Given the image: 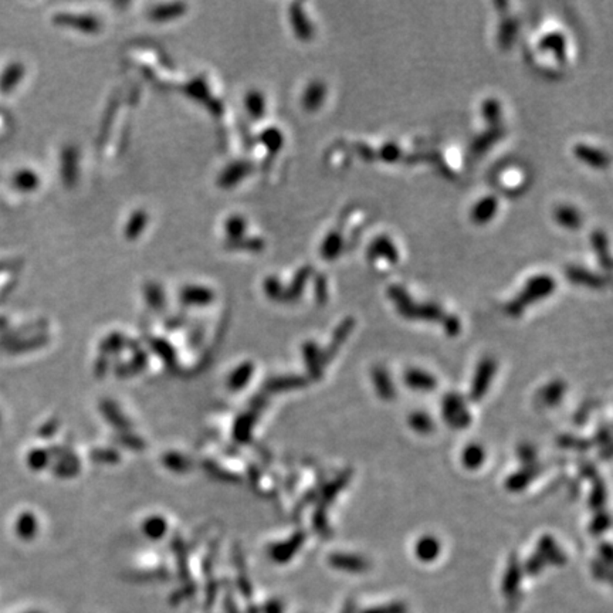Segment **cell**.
<instances>
[{
    "label": "cell",
    "mask_w": 613,
    "mask_h": 613,
    "mask_svg": "<svg viewBox=\"0 0 613 613\" xmlns=\"http://www.w3.org/2000/svg\"><path fill=\"white\" fill-rule=\"evenodd\" d=\"M388 297L395 303L398 312L406 319H419L429 322H443L447 318V312L435 303H414L405 287L391 286L388 289Z\"/></svg>",
    "instance_id": "6da1fadb"
},
{
    "label": "cell",
    "mask_w": 613,
    "mask_h": 613,
    "mask_svg": "<svg viewBox=\"0 0 613 613\" xmlns=\"http://www.w3.org/2000/svg\"><path fill=\"white\" fill-rule=\"evenodd\" d=\"M555 289H556V282L551 275L548 274L534 275L526 282L524 290L507 304L505 311L512 317L521 315L530 304L538 303L549 297L555 291Z\"/></svg>",
    "instance_id": "7a4b0ae2"
},
{
    "label": "cell",
    "mask_w": 613,
    "mask_h": 613,
    "mask_svg": "<svg viewBox=\"0 0 613 613\" xmlns=\"http://www.w3.org/2000/svg\"><path fill=\"white\" fill-rule=\"evenodd\" d=\"M442 417L449 428L463 431L470 426L471 414L466 399L457 394L450 392L442 399Z\"/></svg>",
    "instance_id": "3957f363"
},
{
    "label": "cell",
    "mask_w": 613,
    "mask_h": 613,
    "mask_svg": "<svg viewBox=\"0 0 613 613\" xmlns=\"http://www.w3.org/2000/svg\"><path fill=\"white\" fill-rule=\"evenodd\" d=\"M496 370H497V363L493 358H483L477 363L468 395L471 402H480L484 398L494 380Z\"/></svg>",
    "instance_id": "277c9868"
},
{
    "label": "cell",
    "mask_w": 613,
    "mask_h": 613,
    "mask_svg": "<svg viewBox=\"0 0 613 613\" xmlns=\"http://www.w3.org/2000/svg\"><path fill=\"white\" fill-rule=\"evenodd\" d=\"M368 260L375 263L378 260H387L389 264H396L399 261V252L389 236H380L368 247Z\"/></svg>",
    "instance_id": "5b68a950"
},
{
    "label": "cell",
    "mask_w": 613,
    "mask_h": 613,
    "mask_svg": "<svg viewBox=\"0 0 613 613\" xmlns=\"http://www.w3.org/2000/svg\"><path fill=\"white\" fill-rule=\"evenodd\" d=\"M542 467L540 464H534V466H523V468H520L515 473H512L511 476L507 477L504 486L507 489V491L510 493H520L523 490H526L541 473Z\"/></svg>",
    "instance_id": "8992f818"
},
{
    "label": "cell",
    "mask_w": 613,
    "mask_h": 613,
    "mask_svg": "<svg viewBox=\"0 0 613 613\" xmlns=\"http://www.w3.org/2000/svg\"><path fill=\"white\" fill-rule=\"evenodd\" d=\"M403 382L409 389L417 392H432L438 388V380L435 376L419 368H410L403 375Z\"/></svg>",
    "instance_id": "52a82bcc"
},
{
    "label": "cell",
    "mask_w": 613,
    "mask_h": 613,
    "mask_svg": "<svg viewBox=\"0 0 613 613\" xmlns=\"http://www.w3.org/2000/svg\"><path fill=\"white\" fill-rule=\"evenodd\" d=\"M565 275L567 278L574 282L577 286H585L588 289H593V290H600L606 286L607 280L596 273H592L584 267H578V266H570L567 270H565Z\"/></svg>",
    "instance_id": "ba28073f"
},
{
    "label": "cell",
    "mask_w": 613,
    "mask_h": 613,
    "mask_svg": "<svg viewBox=\"0 0 613 613\" xmlns=\"http://www.w3.org/2000/svg\"><path fill=\"white\" fill-rule=\"evenodd\" d=\"M370 380L373 384V388L378 394V396L385 401V402H391L395 399L396 396V389L394 385V381L391 378V373L387 368L384 366H375L370 370Z\"/></svg>",
    "instance_id": "9c48e42d"
},
{
    "label": "cell",
    "mask_w": 613,
    "mask_h": 613,
    "mask_svg": "<svg viewBox=\"0 0 613 613\" xmlns=\"http://www.w3.org/2000/svg\"><path fill=\"white\" fill-rule=\"evenodd\" d=\"M538 49L541 52L554 53L555 59L563 64L567 63V37L561 31H551L541 37L538 43Z\"/></svg>",
    "instance_id": "30bf717a"
},
{
    "label": "cell",
    "mask_w": 613,
    "mask_h": 613,
    "mask_svg": "<svg viewBox=\"0 0 613 613\" xmlns=\"http://www.w3.org/2000/svg\"><path fill=\"white\" fill-rule=\"evenodd\" d=\"M354 328H355V319L351 318V317L345 318V319L338 325V328L336 329V333H334V336H333V341L329 342L328 348L322 352V362H324V363L329 362V361H331V359L337 355V352H338L340 348L344 345V342L347 341V338L349 337V334L354 331Z\"/></svg>",
    "instance_id": "8fae6325"
},
{
    "label": "cell",
    "mask_w": 613,
    "mask_h": 613,
    "mask_svg": "<svg viewBox=\"0 0 613 613\" xmlns=\"http://www.w3.org/2000/svg\"><path fill=\"white\" fill-rule=\"evenodd\" d=\"M537 554L542 558L545 565H563L567 555L551 535H542L537 544Z\"/></svg>",
    "instance_id": "7c38bea8"
},
{
    "label": "cell",
    "mask_w": 613,
    "mask_h": 613,
    "mask_svg": "<svg viewBox=\"0 0 613 613\" xmlns=\"http://www.w3.org/2000/svg\"><path fill=\"white\" fill-rule=\"evenodd\" d=\"M574 155L581 162L596 169H605L609 165V155L605 151L586 144H577L574 147Z\"/></svg>",
    "instance_id": "4fadbf2b"
},
{
    "label": "cell",
    "mask_w": 613,
    "mask_h": 613,
    "mask_svg": "<svg viewBox=\"0 0 613 613\" xmlns=\"http://www.w3.org/2000/svg\"><path fill=\"white\" fill-rule=\"evenodd\" d=\"M329 562L334 568L352 574L363 572L369 568V562L356 554H334L329 558Z\"/></svg>",
    "instance_id": "5bb4252c"
},
{
    "label": "cell",
    "mask_w": 613,
    "mask_h": 613,
    "mask_svg": "<svg viewBox=\"0 0 613 613\" xmlns=\"http://www.w3.org/2000/svg\"><path fill=\"white\" fill-rule=\"evenodd\" d=\"M565 392H567V384L561 380H554L540 389L537 399L541 406L554 408L562 402Z\"/></svg>",
    "instance_id": "9a60e30c"
},
{
    "label": "cell",
    "mask_w": 613,
    "mask_h": 613,
    "mask_svg": "<svg viewBox=\"0 0 613 613\" xmlns=\"http://www.w3.org/2000/svg\"><path fill=\"white\" fill-rule=\"evenodd\" d=\"M498 212V201L496 196H484L470 212V217L476 224H486L494 219Z\"/></svg>",
    "instance_id": "2e32d148"
},
{
    "label": "cell",
    "mask_w": 613,
    "mask_h": 613,
    "mask_svg": "<svg viewBox=\"0 0 613 613\" xmlns=\"http://www.w3.org/2000/svg\"><path fill=\"white\" fill-rule=\"evenodd\" d=\"M521 575H523L521 563H520V561H518L517 555L512 554L508 559L507 571L504 574V581H503L504 595L512 596L518 591V586H520V582H521Z\"/></svg>",
    "instance_id": "e0dca14e"
},
{
    "label": "cell",
    "mask_w": 613,
    "mask_h": 613,
    "mask_svg": "<svg viewBox=\"0 0 613 613\" xmlns=\"http://www.w3.org/2000/svg\"><path fill=\"white\" fill-rule=\"evenodd\" d=\"M440 541L433 535H424L414 545V555L421 562H433L440 555Z\"/></svg>",
    "instance_id": "ac0fdd59"
},
{
    "label": "cell",
    "mask_w": 613,
    "mask_h": 613,
    "mask_svg": "<svg viewBox=\"0 0 613 613\" xmlns=\"http://www.w3.org/2000/svg\"><path fill=\"white\" fill-rule=\"evenodd\" d=\"M554 219L561 227L568 230H578L582 226L581 212L570 205L558 206L554 212Z\"/></svg>",
    "instance_id": "d6986e66"
},
{
    "label": "cell",
    "mask_w": 613,
    "mask_h": 613,
    "mask_svg": "<svg viewBox=\"0 0 613 613\" xmlns=\"http://www.w3.org/2000/svg\"><path fill=\"white\" fill-rule=\"evenodd\" d=\"M290 19H291V26L297 34L298 38L307 41L311 40L314 36V27L310 23L308 17L305 16V13L301 9V5H293L291 6V12H290Z\"/></svg>",
    "instance_id": "ffe728a7"
},
{
    "label": "cell",
    "mask_w": 613,
    "mask_h": 613,
    "mask_svg": "<svg viewBox=\"0 0 613 613\" xmlns=\"http://www.w3.org/2000/svg\"><path fill=\"white\" fill-rule=\"evenodd\" d=\"M326 96V88L321 81H312L311 84H308V87L305 88L304 94H303V106L305 110L308 111H315L318 110Z\"/></svg>",
    "instance_id": "44dd1931"
},
{
    "label": "cell",
    "mask_w": 613,
    "mask_h": 613,
    "mask_svg": "<svg viewBox=\"0 0 613 613\" xmlns=\"http://www.w3.org/2000/svg\"><path fill=\"white\" fill-rule=\"evenodd\" d=\"M518 29H520V23H518V20H515L514 17H507L500 23L497 41L501 49L504 50L510 49L517 38Z\"/></svg>",
    "instance_id": "7402d4cb"
},
{
    "label": "cell",
    "mask_w": 613,
    "mask_h": 613,
    "mask_svg": "<svg viewBox=\"0 0 613 613\" xmlns=\"http://www.w3.org/2000/svg\"><path fill=\"white\" fill-rule=\"evenodd\" d=\"M486 460V450L482 445L471 443L463 449L461 463L467 470H477Z\"/></svg>",
    "instance_id": "603a6c76"
},
{
    "label": "cell",
    "mask_w": 613,
    "mask_h": 613,
    "mask_svg": "<svg viewBox=\"0 0 613 613\" xmlns=\"http://www.w3.org/2000/svg\"><path fill=\"white\" fill-rule=\"evenodd\" d=\"M342 245H344V239L340 231L336 230L328 233L325 240L321 245V256L329 261L336 260L342 252Z\"/></svg>",
    "instance_id": "cb8c5ba5"
},
{
    "label": "cell",
    "mask_w": 613,
    "mask_h": 613,
    "mask_svg": "<svg viewBox=\"0 0 613 613\" xmlns=\"http://www.w3.org/2000/svg\"><path fill=\"white\" fill-rule=\"evenodd\" d=\"M409 426L413 432H416L417 435H431L435 431V421L431 417L429 413L423 412V410H417L413 412L409 419H408Z\"/></svg>",
    "instance_id": "d4e9b609"
},
{
    "label": "cell",
    "mask_w": 613,
    "mask_h": 613,
    "mask_svg": "<svg viewBox=\"0 0 613 613\" xmlns=\"http://www.w3.org/2000/svg\"><path fill=\"white\" fill-rule=\"evenodd\" d=\"M591 243L596 252V256L599 259V264L605 268V270H610L612 268V259L610 254L607 252V238L606 234L602 230H595L591 236Z\"/></svg>",
    "instance_id": "484cf974"
},
{
    "label": "cell",
    "mask_w": 613,
    "mask_h": 613,
    "mask_svg": "<svg viewBox=\"0 0 613 613\" xmlns=\"http://www.w3.org/2000/svg\"><path fill=\"white\" fill-rule=\"evenodd\" d=\"M501 135H503V131H501L500 125L491 127L489 131H486L484 134H482L480 136H477L473 140V144H471V152H473L475 155L484 154L493 144L497 143V140L501 138Z\"/></svg>",
    "instance_id": "4316f807"
},
{
    "label": "cell",
    "mask_w": 613,
    "mask_h": 613,
    "mask_svg": "<svg viewBox=\"0 0 613 613\" xmlns=\"http://www.w3.org/2000/svg\"><path fill=\"white\" fill-rule=\"evenodd\" d=\"M592 445L598 446L599 456L603 460H609L612 456V433L607 424H602L596 431L595 439L592 440Z\"/></svg>",
    "instance_id": "83f0119b"
},
{
    "label": "cell",
    "mask_w": 613,
    "mask_h": 613,
    "mask_svg": "<svg viewBox=\"0 0 613 613\" xmlns=\"http://www.w3.org/2000/svg\"><path fill=\"white\" fill-rule=\"evenodd\" d=\"M607 500V491H606V486L605 482L598 477L592 482V490L589 494V500H588V505L593 510V511H600Z\"/></svg>",
    "instance_id": "f1b7e54d"
},
{
    "label": "cell",
    "mask_w": 613,
    "mask_h": 613,
    "mask_svg": "<svg viewBox=\"0 0 613 613\" xmlns=\"http://www.w3.org/2000/svg\"><path fill=\"white\" fill-rule=\"evenodd\" d=\"M304 355H305V361L310 369V373L314 376V378H319L322 373V354H319L318 348L315 344L310 342L304 347Z\"/></svg>",
    "instance_id": "f546056e"
},
{
    "label": "cell",
    "mask_w": 613,
    "mask_h": 613,
    "mask_svg": "<svg viewBox=\"0 0 613 613\" xmlns=\"http://www.w3.org/2000/svg\"><path fill=\"white\" fill-rule=\"evenodd\" d=\"M556 443L562 449L577 450V452H586V450H589L593 446L592 440H588V439H584V438H578V436H574V435H562V436L558 438Z\"/></svg>",
    "instance_id": "4dcf8cb0"
},
{
    "label": "cell",
    "mask_w": 613,
    "mask_h": 613,
    "mask_svg": "<svg viewBox=\"0 0 613 613\" xmlns=\"http://www.w3.org/2000/svg\"><path fill=\"white\" fill-rule=\"evenodd\" d=\"M482 114L491 127H498L501 120V104L496 99H487L482 106Z\"/></svg>",
    "instance_id": "1f68e13d"
},
{
    "label": "cell",
    "mask_w": 613,
    "mask_h": 613,
    "mask_svg": "<svg viewBox=\"0 0 613 613\" xmlns=\"http://www.w3.org/2000/svg\"><path fill=\"white\" fill-rule=\"evenodd\" d=\"M247 165L245 164H234L233 166L229 168V171H226L222 178H220V183L224 187H230L234 183H238V180H240L249 171H247Z\"/></svg>",
    "instance_id": "d6a6232c"
},
{
    "label": "cell",
    "mask_w": 613,
    "mask_h": 613,
    "mask_svg": "<svg viewBox=\"0 0 613 613\" xmlns=\"http://www.w3.org/2000/svg\"><path fill=\"white\" fill-rule=\"evenodd\" d=\"M609 527H610V515L606 511L600 510L592 518V521L589 524V533L592 535L598 537V535L605 534L609 530Z\"/></svg>",
    "instance_id": "836d02e7"
},
{
    "label": "cell",
    "mask_w": 613,
    "mask_h": 613,
    "mask_svg": "<svg viewBox=\"0 0 613 613\" xmlns=\"http://www.w3.org/2000/svg\"><path fill=\"white\" fill-rule=\"evenodd\" d=\"M246 107L254 118L263 117L264 113V99L259 92H250L246 99Z\"/></svg>",
    "instance_id": "e575fe53"
},
{
    "label": "cell",
    "mask_w": 613,
    "mask_h": 613,
    "mask_svg": "<svg viewBox=\"0 0 613 613\" xmlns=\"http://www.w3.org/2000/svg\"><path fill=\"white\" fill-rule=\"evenodd\" d=\"M518 459L523 463V466H534L537 464V450L533 445L523 443L517 450Z\"/></svg>",
    "instance_id": "d590c367"
},
{
    "label": "cell",
    "mask_w": 613,
    "mask_h": 613,
    "mask_svg": "<svg viewBox=\"0 0 613 613\" xmlns=\"http://www.w3.org/2000/svg\"><path fill=\"white\" fill-rule=\"evenodd\" d=\"M183 9H185V5H179V3L168 5V6H164V8H157L152 12V17L157 19V20H165V19H169V17L179 16L180 13H183Z\"/></svg>",
    "instance_id": "8d00e7d4"
},
{
    "label": "cell",
    "mask_w": 613,
    "mask_h": 613,
    "mask_svg": "<svg viewBox=\"0 0 613 613\" xmlns=\"http://www.w3.org/2000/svg\"><path fill=\"white\" fill-rule=\"evenodd\" d=\"M401 155H402L401 148H399L398 145L392 144V143L385 144V145L380 150V152H378V157H380L384 162H389V164H392V162H398L399 158H401Z\"/></svg>",
    "instance_id": "74e56055"
},
{
    "label": "cell",
    "mask_w": 613,
    "mask_h": 613,
    "mask_svg": "<svg viewBox=\"0 0 613 613\" xmlns=\"http://www.w3.org/2000/svg\"><path fill=\"white\" fill-rule=\"evenodd\" d=\"M547 567L545 562L542 561V558L535 552L524 563V571L530 575H538L544 568Z\"/></svg>",
    "instance_id": "f35d334b"
},
{
    "label": "cell",
    "mask_w": 613,
    "mask_h": 613,
    "mask_svg": "<svg viewBox=\"0 0 613 613\" xmlns=\"http://www.w3.org/2000/svg\"><path fill=\"white\" fill-rule=\"evenodd\" d=\"M246 229L245 219L242 217H231L226 222V231L229 233L230 238H240Z\"/></svg>",
    "instance_id": "ab89813d"
},
{
    "label": "cell",
    "mask_w": 613,
    "mask_h": 613,
    "mask_svg": "<svg viewBox=\"0 0 613 613\" xmlns=\"http://www.w3.org/2000/svg\"><path fill=\"white\" fill-rule=\"evenodd\" d=\"M264 143L267 144V147L273 151H278L282 145V135L278 129H268L266 131V134L263 135Z\"/></svg>",
    "instance_id": "60d3db41"
},
{
    "label": "cell",
    "mask_w": 613,
    "mask_h": 613,
    "mask_svg": "<svg viewBox=\"0 0 613 613\" xmlns=\"http://www.w3.org/2000/svg\"><path fill=\"white\" fill-rule=\"evenodd\" d=\"M147 216L143 212H138L134 215V217L131 219L129 224H128V230H127V236L128 238H132V236L138 234L140 230H143L144 224H145Z\"/></svg>",
    "instance_id": "b9f144b4"
},
{
    "label": "cell",
    "mask_w": 613,
    "mask_h": 613,
    "mask_svg": "<svg viewBox=\"0 0 613 613\" xmlns=\"http://www.w3.org/2000/svg\"><path fill=\"white\" fill-rule=\"evenodd\" d=\"M443 326H445V333L449 337H457L460 334V331H461V322H460V319L456 315H450L449 314L446 321L443 322Z\"/></svg>",
    "instance_id": "7bdbcfd3"
},
{
    "label": "cell",
    "mask_w": 613,
    "mask_h": 613,
    "mask_svg": "<svg viewBox=\"0 0 613 613\" xmlns=\"http://www.w3.org/2000/svg\"><path fill=\"white\" fill-rule=\"evenodd\" d=\"M579 473H581V476L582 477H585V479H588V480H595V479H598L599 476H598V470H596V467L592 464V463H589V461H582L581 463V466H579Z\"/></svg>",
    "instance_id": "ee69618b"
},
{
    "label": "cell",
    "mask_w": 613,
    "mask_h": 613,
    "mask_svg": "<svg viewBox=\"0 0 613 613\" xmlns=\"http://www.w3.org/2000/svg\"><path fill=\"white\" fill-rule=\"evenodd\" d=\"M599 559L602 561V562H605L606 565H610L612 563V556H613V549H612V545H610V542H602L600 545H599Z\"/></svg>",
    "instance_id": "f6af8a7d"
},
{
    "label": "cell",
    "mask_w": 613,
    "mask_h": 613,
    "mask_svg": "<svg viewBox=\"0 0 613 613\" xmlns=\"http://www.w3.org/2000/svg\"><path fill=\"white\" fill-rule=\"evenodd\" d=\"M315 293H317V300L319 303H325L326 301L328 290H326V281H325L324 277H318L317 286H315Z\"/></svg>",
    "instance_id": "bcb514c9"
}]
</instances>
